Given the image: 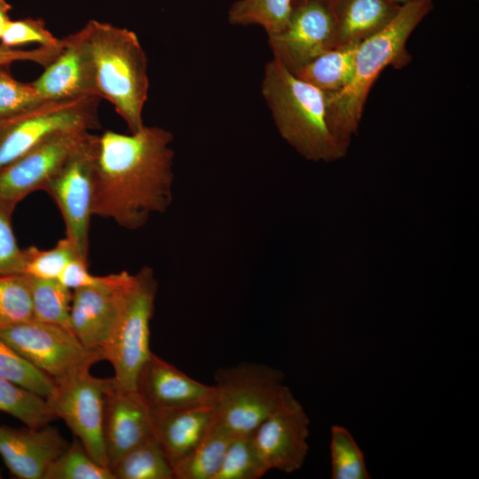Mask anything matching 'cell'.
<instances>
[{
	"label": "cell",
	"mask_w": 479,
	"mask_h": 479,
	"mask_svg": "<svg viewBox=\"0 0 479 479\" xmlns=\"http://www.w3.org/2000/svg\"><path fill=\"white\" fill-rule=\"evenodd\" d=\"M173 135L144 126L130 135L106 130L98 137L92 215L137 230L171 204Z\"/></svg>",
	"instance_id": "cell-1"
},
{
	"label": "cell",
	"mask_w": 479,
	"mask_h": 479,
	"mask_svg": "<svg viewBox=\"0 0 479 479\" xmlns=\"http://www.w3.org/2000/svg\"><path fill=\"white\" fill-rule=\"evenodd\" d=\"M432 8V0L401 5L383 29L357 45L349 84L337 92H326L328 124L341 143L349 145L356 133L368 94L381 71L388 66L400 68L411 61L407 40Z\"/></svg>",
	"instance_id": "cell-2"
},
{
	"label": "cell",
	"mask_w": 479,
	"mask_h": 479,
	"mask_svg": "<svg viewBox=\"0 0 479 479\" xmlns=\"http://www.w3.org/2000/svg\"><path fill=\"white\" fill-rule=\"evenodd\" d=\"M262 94L280 136L310 161L343 157L348 145L333 134L327 121L326 94L299 79L276 59L263 73Z\"/></svg>",
	"instance_id": "cell-3"
},
{
	"label": "cell",
	"mask_w": 479,
	"mask_h": 479,
	"mask_svg": "<svg viewBox=\"0 0 479 479\" xmlns=\"http://www.w3.org/2000/svg\"><path fill=\"white\" fill-rule=\"evenodd\" d=\"M98 96L108 100L130 133L144 126L148 97V59L137 35L125 27L91 20L83 27Z\"/></svg>",
	"instance_id": "cell-4"
},
{
	"label": "cell",
	"mask_w": 479,
	"mask_h": 479,
	"mask_svg": "<svg viewBox=\"0 0 479 479\" xmlns=\"http://www.w3.org/2000/svg\"><path fill=\"white\" fill-rule=\"evenodd\" d=\"M284 373L265 364L241 362L214 375L215 419L233 435L251 434L279 401Z\"/></svg>",
	"instance_id": "cell-5"
},
{
	"label": "cell",
	"mask_w": 479,
	"mask_h": 479,
	"mask_svg": "<svg viewBox=\"0 0 479 479\" xmlns=\"http://www.w3.org/2000/svg\"><path fill=\"white\" fill-rule=\"evenodd\" d=\"M99 100L96 96L42 100L0 116V169L54 133L99 128Z\"/></svg>",
	"instance_id": "cell-6"
},
{
	"label": "cell",
	"mask_w": 479,
	"mask_h": 479,
	"mask_svg": "<svg viewBox=\"0 0 479 479\" xmlns=\"http://www.w3.org/2000/svg\"><path fill=\"white\" fill-rule=\"evenodd\" d=\"M158 283L153 269L144 266L136 274L115 332L104 351L114 371L116 383L137 389L141 368L150 357V321Z\"/></svg>",
	"instance_id": "cell-7"
},
{
	"label": "cell",
	"mask_w": 479,
	"mask_h": 479,
	"mask_svg": "<svg viewBox=\"0 0 479 479\" xmlns=\"http://www.w3.org/2000/svg\"><path fill=\"white\" fill-rule=\"evenodd\" d=\"M0 339L54 381L105 360L68 328L35 319L0 329Z\"/></svg>",
	"instance_id": "cell-8"
},
{
	"label": "cell",
	"mask_w": 479,
	"mask_h": 479,
	"mask_svg": "<svg viewBox=\"0 0 479 479\" xmlns=\"http://www.w3.org/2000/svg\"><path fill=\"white\" fill-rule=\"evenodd\" d=\"M114 381L97 378L90 369L73 373L55 381L53 393L46 399L57 419L65 421L91 458L108 467L104 420L106 393Z\"/></svg>",
	"instance_id": "cell-9"
},
{
	"label": "cell",
	"mask_w": 479,
	"mask_h": 479,
	"mask_svg": "<svg viewBox=\"0 0 479 479\" xmlns=\"http://www.w3.org/2000/svg\"><path fill=\"white\" fill-rule=\"evenodd\" d=\"M98 137L89 132L44 189L63 216L66 237L87 263Z\"/></svg>",
	"instance_id": "cell-10"
},
{
	"label": "cell",
	"mask_w": 479,
	"mask_h": 479,
	"mask_svg": "<svg viewBox=\"0 0 479 479\" xmlns=\"http://www.w3.org/2000/svg\"><path fill=\"white\" fill-rule=\"evenodd\" d=\"M134 280L126 271L106 275L99 285L74 289L70 328L88 349L104 356L123 312Z\"/></svg>",
	"instance_id": "cell-11"
},
{
	"label": "cell",
	"mask_w": 479,
	"mask_h": 479,
	"mask_svg": "<svg viewBox=\"0 0 479 479\" xmlns=\"http://www.w3.org/2000/svg\"><path fill=\"white\" fill-rule=\"evenodd\" d=\"M309 426L303 406L286 386L276 405L251 433L269 470L293 473L302 467L309 451Z\"/></svg>",
	"instance_id": "cell-12"
},
{
	"label": "cell",
	"mask_w": 479,
	"mask_h": 479,
	"mask_svg": "<svg viewBox=\"0 0 479 479\" xmlns=\"http://www.w3.org/2000/svg\"><path fill=\"white\" fill-rule=\"evenodd\" d=\"M267 35L273 58L294 73L336 47L335 19L331 5L319 0L296 2L286 27Z\"/></svg>",
	"instance_id": "cell-13"
},
{
	"label": "cell",
	"mask_w": 479,
	"mask_h": 479,
	"mask_svg": "<svg viewBox=\"0 0 479 479\" xmlns=\"http://www.w3.org/2000/svg\"><path fill=\"white\" fill-rule=\"evenodd\" d=\"M89 132L54 133L0 169V200L16 207L29 193L44 191Z\"/></svg>",
	"instance_id": "cell-14"
},
{
	"label": "cell",
	"mask_w": 479,
	"mask_h": 479,
	"mask_svg": "<svg viewBox=\"0 0 479 479\" xmlns=\"http://www.w3.org/2000/svg\"><path fill=\"white\" fill-rule=\"evenodd\" d=\"M32 84L41 100L98 97L83 28L65 37L60 53Z\"/></svg>",
	"instance_id": "cell-15"
},
{
	"label": "cell",
	"mask_w": 479,
	"mask_h": 479,
	"mask_svg": "<svg viewBox=\"0 0 479 479\" xmlns=\"http://www.w3.org/2000/svg\"><path fill=\"white\" fill-rule=\"evenodd\" d=\"M153 436L151 410L137 389L114 378L106 397L104 441L109 468L127 452Z\"/></svg>",
	"instance_id": "cell-16"
},
{
	"label": "cell",
	"mask_w": 479,
	"mask_h": 479,
	"mask_svg": "<svg viewBox=\"0 0 479 479\" xmlns=\"http://www.w3.org/2000/svg\"><path fill=\"white\" fill-rule=\"evenodd\" d=\"M69 444L50 424L38 428L0 425V456L20 479H43L49 465Z\"/></svg>",
	"instance_id": "cell-17"
},
{
	"label": "cell",
	"mask_w": 479,
	"mask_h": 479,
	"mask_svg": "<svg viewBox=\"0 0 479 479\" xmlns=\"http://www.w3.org/2000/svg\"><path fill=\"white\" fill-rule=\"evenodd\" d=\"M137 389L150 409L214 403L213 385L198 381L152 352L138 374Z\"/></svg>",
	"instance_id": "cell-18"
},
{
	"label": "cell",
	"mask_w": 479,
	"mask_h": 479,
	"mask_svg": "<svg viewBox=\"0 0 479 479\" xmlns=\"http://www.w3.org/2000/svg\"><path fill=\"white\" fill-rule=\"evenodd\" d=\"M150 410L153 435L172 467L199 444L215 420L212 403Z\"/></svg>",
	"instance_id": "cell-19"
},
{
	"label": "cell",
	"mask_w": 479,
	"mask_h": 479,
	"mask_svg": "<svg viewBox=\"0 0 479 479\" xmlns=\"http://www.w3.org/2000/svg\"><path fill=\"white\" fill-rule=\"evenodd\" d=\"M330 5L335 19L336 47L358 44L380 32L401 7L389 0H334Z\"/></svg>",
	"instance_id": "cell-20"
},
{
	"label": "cell",
	"mask_w": 479,
	"mask_h": 479,
	"mask_svg": "<svg viewBox=\"0 0 479 479\" xmlns=\"http://www.w3.org/2000/svg\"><path fill=\"white\" fill-rule=\"evenodd\" d=\"M234 436L215 419L199 444L173 467L175 479H215Z\"/></svg>",
	"instance_id": "cell-21"
},
{
	"label": "cell",
	"mask_w": 479,
	"mask_h": 479,
	"mask_svg": "<svg viewBox=\"0 0 479 479\" xmlns=\"http://www.w3.org/2000/svg\"><path fill=\"white\" fill-rule=\"evenodd\" d=\"M358 44L330 49L293 74L325 92H337L344 89L352 78Z\"/></svg>",
	"instance_id": "cell-22"
},
{
	"label": "cell",
	"mask_w": 479,
	"mask_h": 479,
	"mask_svg": "<svg viewBox=\"0 0 479 479\" xmlns=\"http://www.w3.org/2000/svg\"><path fill=\"white\" fill-rule=\"evenodd\" d=\"M114 479H175L173 467L153 435L110 467Z\"/></svg>",
	"instance_id": "cell-23"
},
{
	"label": "cell",
	"mask_w": 479,
	"mask_h": 479,
	"mask_svg": "<svg viewBox=\"0 0 479 479\" xmlns=\"http://www.w3.org/2000/svg\"><path fill=\"white\" fill-rule=\"evenodd\" d=\"M27 278L32 295L33 319L71 330V289L57 279Z\"/></svg>",
	"instance_id": "cell-24"
},
{
	"label": "cell",
	"mask_w": 479,
	"mask_h": 479,
	"mask_svg": "<svg viewBox=\"0 0 479 479\" xmlns=\"http://www.w3.org/2000/svg\"><path fill=\"white\" fill-rule=\"evenodd\" d=\"M0 412L32 428L47 426L57 419L44 397L1 378Z\"/></svg>",
	"instance_id": "cell-25"
},
{
	"label": "cell",
	"mask_w": 479,
	"mask_h": 479,
	"mask_svg": "<svg viewBox=\"0 0 479 479\" xmlns=\"http://www.w3.org/2000/svg\"><path fill=\"white\" fill-rule=\"evenodd\" d=\"M292 0H237L228 11L232 25H258L267 35L281 31L292 12Z\"/></svg>",
	"instance_id": "cell-26"
},
{
	"label": "cell",
	"mask_w": 479,
	"mask_h": 479,
	"mask_svg": "<svg viewBox=\"0 0 479 479\" xmlns=\"http://www.w3.org/2000/svg\"><path fill=\"white\" fill-rule=\"evenodd\" d=\"M0 378L30 390L45 399L54 391L55 381L0 339Z\"/></svg>",
	"instance_id": "cell-27"
},
{
	"label": "cell",
	"mask_w": 479,
	"mask_h": 479,
	"mask_svg": "<svg viewBox=\"0 0 479 479\" xmlns=\"http://www.w3.org/2000/svg\"><path fill=\"white\" fill-rule=\"evenodd\" d=\"M43 479H114L111 469L96 462L81 441L72 443L47 467Z\"/></svg>",
	"instance_id": "cell-28"
},
{
	"label": "cell",
	"mask_w": 479,
	"mask_h": 479,
	"mask_svg": "<svg viewBox=\"0 0 479 479\" xmlns=\"http://www.w3.org/2000/svg\"><path fill=\"white\" fill-rule=\"evenodd\" d=\"M331 478L369 479L365 455L351 433L333 425L330 438Z\"/></svg>",
	"instance_id": "cell-29"
},
{
	"label": "cell",
	"mask_w": 479,
	"mask_h": 479,
	"mask_svg": "<svg viewBox=\"0 0 479 479\" xmlns=\"http://www.w3.org/2000/svg\"><path fill=\"white\" fill-rule=\"evenodd\" d=\"M269 471L251 434L233 436L215 479H258Z\"/></svg>",
	"instance_id": "cell-30"
},
{
	"label": "cell",
	"mask_w": 479,
	"mask_h": 479,
	"mask_svg": "<svg viewBox=\"0 0 479 479\" xmlns=\"http://www.w3.org/2000/svg\"><path fill=\"white\" fill-rule=\"evenodd\" d=\"M32 319V295L27 276H0V329Z\"/></svg>",
	"instance_id": "cell-31"
},
{
	"label": "cell",
	"mask_w": 479,
	"mask_h": 479,
	"mask_svg": "<svg viewBox=\"0 0 479 479\" xmlns=\"http://www.w3.org/2000/svg\"><path fill=\"white\" fill-rule=\"evenodd\" d=\"M24 256L22 274L36 279L57 280L70 261L76 257L81 258L67 237L59 240L51 249L42 250L30 246L24 249Z\"/></svg>",
	"instance_id": "cell-32"
},
{
	"label": "cell",
	"mask_w": 479,
	"mask_h": 479,
	"mask_svg": "<svg viewBox=\"0 0 479 479\" xmlns=\"http://www.w3.org/2000/svg\"><path fill=\"white\" fill-rule=\"evenodd\" d=\"M0 43L12 48H17L27 43H38L42 47H55L62 43L46 27L42 19L27 18L10 20Z\"/></svg>",
	"instance_id": "cell-33"
},
{
	"label": "cell",
	"mask_w": 479,
	"mask_h": 479,
	"mask_svg": "<svg viewBox=\"0 0 479 479\" xmlns=\"http://www.w3.org/2000/svg\"><path fill=\"white\" fill-rule=\"evenodd\" d=\"M14 208L0 200V276L23 273L24 249L20 248L12 225Z\"/></svg>",
	"instance_id": "cell-34"
},
{
	"label": "cell",
	"mask_w": 479,
	"mask_h": 479,
	"mask_svg": "<svg viewBox=\"0 0 479 479\" xmlns=\"http://www.w3.org/2000/svg\"><path fill=\"white\" fill-rule=\"evenodd\" d=\"M5 67L0 66V116L19 113L42 101L32 82L16 80Z\"/></svg>",
	"instance_id": "cell-35"
},
{
	"label": "cell",
	"mask_w": 479,
	"mask_h": 479,
	"mask_svg": "<svg viewBox=\"0 0 479 479\" xmlns=\"http://www.w3.org/2000/svg\"><path fill=\"white\" fill-rule=\"evenodd\" d=\"M64 45L65 38L55 47L39 46L28 50L7 47L0 43V66H7L16 61H31L45 67L56 59Z\"/></svg>",
	"instance_id": "cell-36"
},
{
	"label": "cell",
	"mask_w": 479,
	"mask_h": 479,
	"mask_svg": "<svg viewBox=\"0 0 479 479\" xmlns=\"http://www.w3.org/2000/svg\"><path fill=\"white\" fill-rule=\"evenodd\" d=\"M106 278V276H95L90 273L88 263L76 257L67 264L58 280L69 289H76L99 285Z\"/></svg>",
	"instance_id": "cell-37"
},
{
	"label": "cell",
	"mask_w": 479,
	"mask_h": 479,
	"mask_svg": "<svg viewBox=\"0 0 479 479\" xmlns=\"http://www.w3.org/2000/svg\"><path fill=\"white\" fill-rule=\"evenodd\" d=\"M11 9L12 6L6 0H0V38L2 37L8 23L11 20L9 16V12Z\"/></svg>",
	"instance_id": "cell-38"
},
{
	"label": "cell",
	"mask_w": 479,
	"mask_h": 479,
	"mask_svg": "<svg viewBox=\"0 0 479 479\" xmlns=\"http://www.w3.org/2000/svg\"><path fill=\"white\" fill-rule=\"evenodd\" d=\"M390 1L391 3L395 4H397V5H403V4H405L407 3H411V2H415V1H420V0H389Z\"/></svg>",
	"instance_id": "cell-39"
},
{
	"label": "cell",
	"mask_w": 479,
	"mask_h": 479,
	"mask_svg": "<svg viewBox=\"0 0 479 479\" xmlns=\"http://www.w3.org/2000/svg\"><path fill=\"white\" fill-rule=\"evenodd\" d=\"M299 1H302V0H292V3L294 4V3L299 2ZM319 1H323V2L330 4V3L334 2V0H319Z\"/></svg>",
	"instance_id": "cell-40"
},
{
	"label": "cell",
	"mask_w": 479,
	"mask_h": 479,
	"mask_svg": "<svg viewBox=\"0 0 479 479\" xmlns=\"http://www.w3.org/2000/svg\"><path fill=\"white\" fill-rule=\"evenodd\" d=\"M0 478H2V474H1V471H0Z\"/></svg>",
	"instance_id": "cell-41"
}]
</instances>
